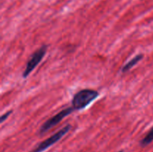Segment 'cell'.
Segmentation results:
<instances>
[{"mask_svg":"<svg viewBox=\"0 0 153 152\" xmlns=\"http://www.w3.org/2000/svg\"><path fill=\"white\" fill-rule=\"evenodd\" d=\"M98 91L91 89H84L76 92L72 100V107L75 110H80L89 105L98 98Z\"/></svg>","mask_w":153,"mask_h":152,"instance_id":"1","label":"cell"},{"mask_svg":"<svg viewBox=\"0 0 153 152\" xmlns=\"http://www.w3.org/2000/svg\"><path fill=\"white\" fill-rule=\"evenodd\" d=\"M72 126L71 125L68 124L66 126H64V128H61V130H59L58 131H57L55 134H54L53 135H52L51 137H49V138H47L46 139L43 140V142H41L40 143H39L38 145L34 149H33L31 152H43L45 150H46L47 148H49L50 146H52V145L55 144L57 142L59 141L64 135L67 134L69 131L71 130Z\"/></svg>","mask_w":153,"mask_h":152,"instance_id":"2","label":"cell"},{"mask_svg":"<svg viewBox=\"0 0 153 152\" xmlns=\"http://www.w3.org/2000/svg\"><path fill=\"white\" fill-rule=\"evenodd\" d=\"M46 51H47V46L43 45L31 55V56L29 58V60L27 62L26 66L24 69L23 73H22L23 78H26L32 72L33 70L37 66V65L40 63V61L46 55Z\"/></svg>","mask_w":153,"mask_h":152,"instance_id":"3","label":"cell"},{"mask_svg":"<svg viewBox=\"0 0 153 152\" xmlns=\"http://www.w3.org/2000/svg\"><path fill=\"white\" fill-rule=\"evenodd\" d=\"M74 110H75L73 109V107H67V108H65L64 109V110H61L60 112H58L56 115H55V116H53L52 117H51L50 119H47V120L40 126V130H39L40 134H43L44 133L47 132L49 130H50L51 128L58 125L59 122H61L64 118L71 114Z\"/></svg>","mask_w":153,"mask_h":152,"instance_id":"4","label":"cell"},{"mask_svg":"<svg viewBox=\"0 0 153 152\" xmlns=\"http://www.w3.org/2000/svg\"><path fill=\"white\" fill-rule=\"evenodd\" d=\"M143 58V54H138L136 56H134V58L131 60H130L127 63H126L125 65L123 66V68L121 69V72L122 73H126L127 72H128L129 70H131V69L134 68L140 61Z\"/></svg>","mask_w":153,"mask_h":152,"instance_id":"5","label":"cell"},{"mask_svg":"<svg viewBox=\"0 0 153 152\" xmlns=\"http://www.w3.org/2000/svg\"><path fill=\"white\" fill-rule=\"evenodd\" d=\"M153 141V127L149 130V132L147 133L146 136L140 140V145L141 147H146V145L150 144Z\"/></svg>","mask_w":153,"mask_h":152,"instance_id":"6","label":"cell"},{"mask_svg":"<svg viewBox=\"0 0 153 152\" xmlns=\"http://www.w3.org/2000/svg\"><path fill=\"white\" fill-rule=\"evenodd\" d=\"M12 112H13V110H8V111L6 112L5 113H4V114L1 116V123H3V122H4V121L7 119V117H8V116L11 114Z\"/></svg>","mask_w":153,"mask_h":152,"instance_id":"7","label":"cell"},{"mask_svg":"<svg viewBox=\"0 0 153 152\" xmlns=\"http://www.w3.org/2000/svg\"><path fill=\"white\" fill-rule=\"evenodd\" d=\"M118 152H123V151H118Z\"/></svg>","mask_w":153,"mask_h":152,"instance_id":"8","label":"cell"}]
</instances>
